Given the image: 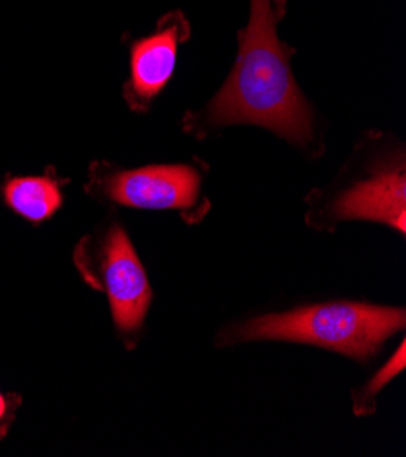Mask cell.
<instances>
[{
    "mask_svg": "<svg viewBox=\"0 0 406 457\" xmlns=\"http://www.w3.org/2000/svg\"><path fill=\"white\" fill-rule=\"evenodd\" d=\"M404 321L402 308L341 301L253 317L224 330L220 343L290 341L369 362L395 332L404 328Z\"/></svg>",
    "mask_w": 406,
    "mask_h": 457,
    "instance_id": "7a4b0ae2",
    "label": "cell"
},
{
    "mask_svg": "<svg viewBox=\"0 0 406 457\" xmlns=\"http://www.w3.org/2000/svg\"><path fill=\"white\" fill-rule=\"evenodd\" d=\"M62 180L57 177H15L6 182L8 206L31 222L50 219L62 206Z\"/></svg>",
    "mask_w": 406,
    "mask_h": 457,
    "instance_id": "52a82bcc",
    "label": "cell"
},
{
    "mask_svg": "<svg viewBox=\"0 0 406 457\" xmlns=\"http://www.w3.org/2000/svg\"><path fill=\"white\" fill-rule=\"evenodd\" d=\"M404 369V341L399 350L390 357L385 367L372 378L369 385L353 392V412L357 416H367L376 412V397L377 394Z\"/></svg>",
    "mask_w": 406,
    "mask_h": 457,
    "instance_id": "ba28073f",
    "label": "cell"
},
{
    "mask_svg": "<svg viewBox=\"0 0 406 457\" xmlns=\"http://www.w3.org/2000/svg\"><path fill=\"white\" fill-rule=\"evenodd\" d=\"M101 188L104 197L129 208L186 210L199 197L201 175L190 164H155L108 175Z\"/></svg>",
    "mask_w": 406,
    "mask_h": 457,
    "instance_id": "277c9868",
    "label": "cell"
},
{
    "mask_svg": "<svg viewBox=\"0 0 406 457\" xmlns=\"http://www.w3.org/2000/svg\"><path fill=\"white\" fill-rule=\"evenodd\" d=\"M188 24L180 15H171L161 28L131 46V79L128 86L131 106L150 104L166 87L177 62L178 44L188 38Z\"/></svg>",
    "mask_w": 406,
    "mask_h": 457,
    "instance_id": "5b68a950",
    "label": "cell"
},
{
    "mask_svg": "<svg viewBox=\"0 0 406 457\" xmlns=\"http://www.w3.org/2000/svg\"><path fill=\"white\" fill-rule=\"evenodd\" d=\"M281 15L279 0H250V21L239 33L234 70L208 106L186 119L190 133L257 124L292 145L310 143L313 115L290 68L295 50L278 37Z\"/></svg>",
    "mask_w": 406,
    "mask_h": 457,
    "instance_id": "6da1fadb",
    "label": "cell"
},
{
    "mask_svg": "<svg viewBox=\"0 0 406 457\" xmlns=\"http://www.w3.org/2000/svg\"><path fill=\"white\" fill-rule=\"evenodd\" d=\"M19 404H21L19 395H15V394L4 395L3 392H0V439L8 434L12 423L15 421Z\"/></svg>",
    "mask_w": 406,
    "mask_h": 457,
    "instance_id": "9c48e42d",
    "label": "cell"
},
{
    "mask_svg": "<svg viewBox=\"0 0 406 457\" xmlns=\"http://www.w3.org/2000/svg\"><path fill=\"white\" fill-rule=\"evenodd\" d=\"M404 171H383L370 180L359 182L357 187L343 194L332 206L336 220L367 219L386 222L404 234V204H406Z\"/></svg>",
    "mask_w": 406,
    "mask_h": 457,
    "instance_id": "8992f818",
    "label": "cell"
},
{
    "mask_svg": "<svg viewBox=\"0 0 406 457\" xmlns=\"http://www.w3.org/2000/svg\"><path fill=\"white\" fill-rule=\"evenodd\" d=\"M73 257L86 283L108 295L117 330L124 337L137 334L152 303V287L128 234L112 226L99 239H84Z\"/></svg>",
    "mask_w": 406,
    "mask_h": 457,
    "instance_id": "3957f363",
    "label": "cell"
}]
</instances>
